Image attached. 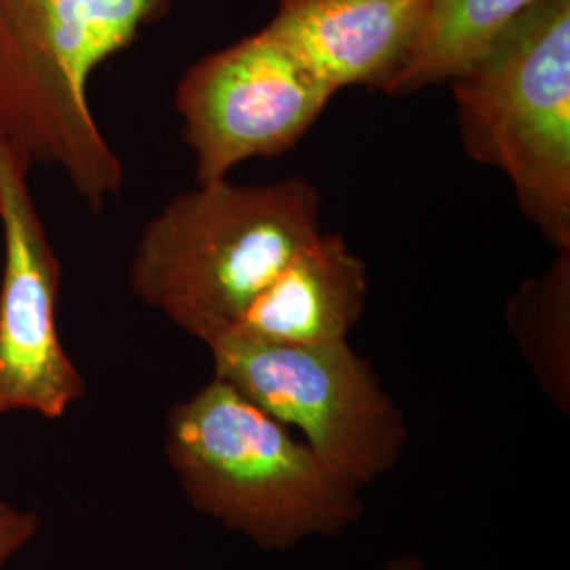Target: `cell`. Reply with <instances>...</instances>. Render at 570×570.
Wrapping results in <instances>:
<instances>
[{"label":"cell","mask_w":570,"mask_h":570,"mask_svg":"<svg viewBox=\"0 0 570 570\" xmlns=\"http://www.w3.org/2000/svg\"><path fill=\"white\" fill-rule=\"evenodd\" d=\"M171 0H0V138L30 169H58L91 212L121 193L89 81Z\"/></svg>","instance_id":"cell-1"},{"label":"cell","mask_w":570,"mask_h":570,"mask_svg":"<svg viewBox=\"0 0 570 570\" xmlns=\"http://www.w3.org/2000/svg\"><path fill=\"white\" fill-rule=\"evenodd\" d=\"M320 207L317 188L303 178L199 184L144 226L129 285L207 345L235 332L289 261L324 233Z\"/></svg>","instance_id":"cell-2"},{"label":"cell","mask_w":570,"mask_h":570,"mask_svg":"<svg viewBox=\"0 0 570 570\" xmlns=\"http://www.w3.org/2000/svg\"><path fill=\"white\" fill-rule=\"evenodd\" d=\"M165 454L195 510L263 550L334 537L362 513L355 484L216 376L169 410Z\"/></svg>","instance_id":"cell-3"},{"label":"cell","mask_w":570,"mask_h":570,"mask_svg":"<svg viewBox=\"0 0 570 570\" xmlns=\"http://www.w3.org/2000/svg\"><path fill=\"white\" fill-rule=\"evenodd\" d=\"M461 140L501 169L558 249L570 247V0H537L452 79Z\"/></svg>","instance_id":"cell-4"},{"label":"cell","mask_w":570,"mask_h":570,"mask_svg":"<svg viewBox=\"0 0 570 570\" xmlns=\"http://www.w3.org/2000/svg\"><path fill=\"white\" fill-rule=\"evenodd\" d=\"M214 376L287 428L357 489L395 468L407 429L372 366L346 338L320 345L226 334L207 343Z\"/></svg>","instance_id":"cell-5"},{"label":"cell","mask_w":570,"mask_h":570,"mask_svg":"<svg viewBox=\"0 0 570 570\" xmlns=\"http://www.w3.org/2000/svg\"><path fill=\"white\" fill-rule=\"evenodd\" d=\"M336 91L265 30L190 63L176 87L197 183L298 142Z\"/></svg>","instance_id":"cell-6"},{"label":"cell","mask_w":570,"mask_h":570,"mask_svg":"<svg viewBox=\"0 0 570 570\" xmlns=\"http://www.w3.org/2000/svg\"><path fill=\"white\" fill-rule=\"evenodd\" d=\"M30 171L0 138V414L56 421L81 402L87 385L61 343V266L30 193Z\"/></svg>","instance_id":"cell-7"},{"label":"cell","mask_w":570,"mask_h":570,"mask_svg":"<svg viewBox=\"0 0 570 570\" xmlns=\"http://www.w3.org/2000/svg\"><path fill=\"white\" fill-rule=\"evenodd\" d=\"M431 0H277L265 32L334 91L385 89L406 63Z\"/></svg>","instance_id":"cell-8"},{"label":"cell","mask_w":570,"mask_h":570,"mask_svg":"<svg viewBox=\"0 0 570 570\" xmlns=\"http://www.w3.org/2000/svg\"><path fill=\"white\" fill-rule=\"evenodd\" d=\"M366 294V265L343 237L322 233L289 261L230 334L284 345L341 341L362 317Z\"/></svg>","instance_id":"cell-9"},{"label":"cell","mask_w":570,"mask_h":570,"mask_svg":"<svg viewBox=\"0 0 570 570\" xmlns=\"http://www.w3.org/2000/svg\"><path fill=\"white\" fill-rule=\"evenodd\" d=\"M537 0H431L428 21L385 94H414L452 81Z\"/></svg>","instance_id":"cell-10"},{"label":"cell","mask_w":570,"mask_h":570,"mask_svg":"<svg viewBox=\"0 0 570 570\" xmlns=\"http://www.w3.org/2000/svg\"><path fill=\"white\" fill-rule=\"evenodd\" d=\"M41 529V518L35 511L20 510L0 499V570L23 550Z\"/></svg>","instance_id":"cell-11"},{"label":"cell","mask_w":570,"mask_h":570,"mask_svg":"<svg viewBox=\"0 0 570 570\" xmlns=\"http://www.w3.org/2000/svg\"><path fill=\"white\" fill-rule=\"evenodd\" d=\"M387 570H423V562L416 556H402L391 560Z\"/></svg>","instance_id":"cell-12"}]
</instances>
